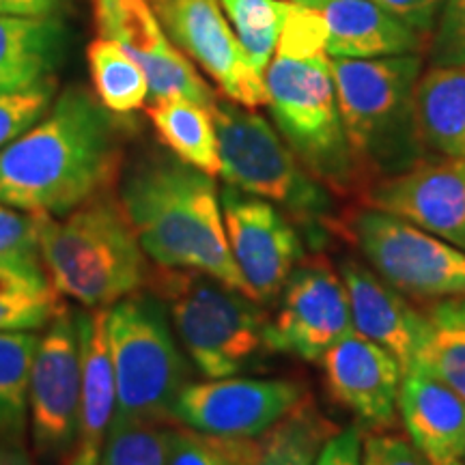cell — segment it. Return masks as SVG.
I'll use <instances>...</instances> for the list:
<instances>
[{
  "label": "cell",
  "instance_id": "cell-1",
  "mask_svg": "<svg viewBox=\"0 0 465 465\" xmlns=\"http://www.w3.org/2000/svg\"><path fill=\"white\" fill-rule=\"evenodd\" d=\"M127 125L95 93L69 86L42 119L0 151V203L67 216L113 190Z\"/></svg>",
  "mask_w": 465,
  "mask_h": 465
},
{
  "label": "cell",
  "instance_id": "cell-2",
  "mask_svg": "<svg viewBox=\"0 0 465 465\" xmlns=\"http://www.w3.org/2000/svg\"><path fill=\"white\" fill-rule=\"evenodd\" d=\"M119 199L155 265L201 272L254 300L232 259L213 177L177 158L151 155L130 168Z\"/></svg>",
  "mask_w": 465,
  "mask_h": 465
},
{
  "label": "cell",
  "instance_id": "cell-3",
  "mask_svg": "<svg viewBox=\"0 0 465 465\" xmlns=\"http://www.w3.org/2000/svg\"><path fill=\"white\" fill-rule=\"evenodd\" d=\"M212 113L226 185L282 209L312 252H322L339 237L342 212L336 196L306 171L270 121L220 97Z\"/></svg>",
  "mask_w": 465,
  "mask_h": 465
},
{
  "label": "cell",
  "instance_id": "cell-4",
  "mask_svg": "<svg viewBox=\"0 0 465 465\" xmlns=\"http://www.w3.org/2000/svg\"><path fill=\"white\" fill-rule=\"evenodd\" d=\"M342 125L364 183L394 177L431 155L416 125L414 91L422 54L330 58Z\"/></svg>",
  "mask_w": 465,
  "mask_h": 465
},
{
  "label": "cell",
  "instance_id": "cell-5",
  "mask_svg": "<svg viewBox=\"0 0 465 465\" xmlns=\"http://www.w3.org/2000/svg\"><path fill=\"white\" fill-rule=\"evenodd\" d=\"M42 261L58 293L86 308H108L138 293L151 270L121 199L110 192L63 220L48 218Z\"/></svg>",
  "mask_w": 465,
  "mask_h": 465
},
{
  "label": "cell",
  "instance_id": "cell-6",
  "mask_svg": "<svg viewBox=\"0 0 465 465\" xmlns=\"http://www.w3.org/2000/svg\"><path fill=\"white\" fill-rule=\"evenodd\" d=\"M151 293L166 306L192 364L209 380L252 369L270 347V317L240 291L194 270L155 265Z\"/></svg>",
  "mask_w": 465,
  "mask_h": 465
},
{
  "label": "cell",
  "instance_id": "cell-7",
  "mask_svg": "<svg viewBox=\"0 0 465 465\" xmlns=\"http://www.w3.org/2000/svg\"><path fill=\"white\" fill-rule=\"evenodd\" d=\"M265 89L276 130L306 171L336 199H360L366 183L342 125L330 56L276 52L265 69Z\"/></svg>",
  "mask_w": 465,
  "mask_h": 465
},
{
  "label": "cell",
  "instance_id": "cell-8",
  "mask_svg": "<svg viewBox=\"0 0 465 465\" xmlns=\"http://www.w3.org/2000/svg\"><path fill=\"white\" fill-rule=\"evenodd\" d=\"M108 332L116 392L110 427L173 422L190 364L171 332L166 306L155 295H127L110 308Z\"/></svg>",
  "mask_w": 465,
  "mask_h": 465
},
{
  "label": "cell",
  "instance_id": "cell-9",
  "mask_svg": "<svg viewBox=\"0 0 465 465\" xmlns=\"http://www.w3.org/2000/svg\"><path fill=\"white\" fill-rule=\"evenodd\" d=\"M339 237L405 298L438 302L465 293V252L407 220L358 205L341 213Z\"/></svg>",
  "mask_w": 465,
  "mask_h": 465
},
{
  "label": "cell",
  "instance_id": "cell-10",
  "mask_svg": "<svg viewBox=\"0 0 465 465\" xmlns=\"http://www.w3.org/2000/svg\"><path fill=\"white\" fill-rule=\"evenodd\" d=\"M83 399V339L78 315H58L39 339L33 358L28 410L35 452L63 461L72 450Z\"/></svg>",
  "mask_w": 465,
  "mask_h": 465
},
{
  "label": "cell",
  "instance_id": "cell-11",
  "mask_svg": "<svg viewBox=\"0 0 465 465\" xmlns=\"http://www.w3.org/2000/svg\"><path fill=\"white\" fill-rule=\"evenodd\" d=\"M351 332V308L339 270L322 252H312L295 267L278 298L270 319L272 351L319 364L330 347Z\"/></svg>",
  "mask_w": 465,
  "mask_h": 465
},
{
  "label": "cell",
  "instance_id": "cell-12",
  "mask_svg": "<svg viewBox=\"0 0 465 465\" xmlns=\"http://www.w3.org/2000/svg\"><path fill=\"white\" fill-rule=\"evenodd\" d=\"M168 39L205 72L224 100L267 106L265 78L254 72L220 0H147Z\"/></svg>",
  "mask_w": 465,
  "mask_h": 465
},
{
  "label": "cell",
  "instance_id": "cell-13",
  "mask_svg": "<svg viewBox=\"0 0 465 465\" xmlns=\"http://www.w3.org/2000/svg\"><path fill=\"white\" fill-rule=\"evenodd\" d=\"M229 246L259 304L281 298L284 284L306 257L298 226L274 203L224 185L220 192Z\"/></svg>",
  "mask_w": 465,
  "mask_h": 465
},
{
  "label": "cell",
  "instance_id": "cell-14",
  "mask_svg": "<svg viewBox=\"0 0 465 465\" xmlns=\"http://www.w3.org/2000/svg\"><path fill=\"white\" fill-rule=\"evenodd\" d=\"M311 397L300 381L223 377L185 383L173 403V422L212 435L259 438L302 401Z\"/></svg>",
  "mask_w": 465,
  "mask_h": 465
},
{
  "label": "cell",
  "instance_id": "cell-15",
  "mask_svg": "<svg viewBox=\"0 0 465 465\" xmlns=\"http://www.w3.org/2000/svg\"><path fill=\"white\" fill-rule=\"evenodd\" d=\"M93 20L100 37L113 39L141 65L151 102L190 100L213 108L216 91L168 39L147 0H93Z\"/></svg>",
  "mask_w": 465,
  "mask_h": 465
},
{
  "label": "cell",
  "instance_id": "cell-16",
  "mask_svg": "<svg viewBox=\"0 0 465 465\" xmlns=\"http://www.w3.org/2000/svg\"><path fill=\"white\" fill-rule=\"evenodd\" d=\"M360 205L380 209L420 226L465 252V160L427 155L394 177L377 179Z\"/></svg>",
  "mask_w": 465,
  "mask_h": 465
},
{
  "label": "cell",
  "instance_id": "cell-17",
  "mask_svg": "<svg viewBox=\"0 0 465 465\" xmlns=\"http://www.w3.org/2000/svg\"><path fill=\"white\" fill-rule=\"evenodd\" d=\"M319 366L330 397L351 411L362 431H392L397 427L403 371L392 353L351 332L323 353Z\"/></svg>",
  "mask_w": 465,
  "mask_h": 465
},
{
  "label": "cell",
  "instance_id": "cell-18",
  "mask_svg": "<svg viewBox=\"0 0 465 465\" xmlns=\"http://www.w3.org/2000/svg\"><path fill=\"white\" fill-rule=\"evenodd\" d=\"M336 270L347 289L353 332L392 353L403 375L414 369L429 330L422 308L418 311L410 298L351 254L341 257Z\"/></svg>",
  "mask_w": 465,
  "mask_h": 465
},
{
  "label": "cell",
  "instance_id": "cell-19",
  "mask_svg": "<svg viewBox=\"0 0 465 465\" xmlns=\"http://www.w3.org/2000/svg\"><path fill=\"white\" fill-rule=\"evenodd\" d=\"M110 308L78 312L83 339V399L72 450L63 465H100L114 416V371L108 332Z\"/></svg>",
  "mask_w": 465,
  "mask_h": 465
},
{
  "label": "cell",
  "instance_id": "cell-20",
  "mask_svg": "<svg viewBox=\"0 0 465 465\" xmlns=\"http://www.w3.org/2000/svg\"><path fill=\"white\" fill-rule=\"evenodd\" d=\"M399 418L407 438L431 465L465 455V399L418 366L401 381Z\"/></svg>",
  "mask_w": 465,
  "mask_h": 465
},
{
  "label": "cell",
  "instance_id": "cell-21",
  "mask_svg": "<svg viewBox=\"0 0 465 465\" xmlns=\"http://www.w3.org/2000/svg\"><path fill=\"white\" fill-rule=\"evenodd\" d=\"M328 25L325 54L330 58H388L427 54L429 39L373 0H332L323 9Z\"/></svg>",
  "mask_w": 465,
  "mask_h": 465
},
{
  "label": "cell",
  "instance_id": "cell-22",
  "mask_svg": "<svg viewBox=\"0 0 465 465\" xmlns=\"http://www.w3.org/2000/svg\"><path fill=\"white\" fill-rule=\"evenodd\" d=\"M69 28L61 17L0 15V93L42 86L63 65Z\"/></svg>",
  "mask_w": 465,
  "mask_h": 465
},
{
  "label": "cell",
  "instance_id": "cell-23",
  "mask_svg": "<svg viewBox=\"0 0 465 465\" xmlns=\"http://www.w3.org/2000/svg\"><path fill=\"white\" fill-rule=\"evenodd\" d=\"M414 110L429 153L465 160V69H424L416 83Z\"/></svg>",
  "mask_w": 465,
  "mask_h": 465
},
{
  "label": "cell",
  "instance_id": "cell-24",
  "mask_svg": "<svg viewBox=\"0 0 465 465\" xmlns=\"http://www.w3.org/2000/svg\"><path fill=\"white\" fill-rule=\"evenodd\" d=\"M147 116L158 141L174 158L209 177H218L223 164L212 108L190 100H158L149 102Z\"/></svg>",
  "mask_w": 465,
  "mask_h": 465
},
{
  "label": "cell",
  "instance_id": "cell-25",
  "mask_svg": "<svg viewBox=\"0 0 465 465\" xmlns=\"http://www.w3.org/2000/svg\"><path fill=\"white\" fill-rule=\"evenodd\" d=\"M65 311L44 267L0 265V332H35Z\"/></svg>",
  "mask_w": 465,
  "mask_h": 465
},
{
  "label": "cell",
  "instance_id": "cell-26",
  "mask_svg": "<svg viewBox=\"0 0 465 465\" xmlns=\"http://www.w3.org/2000/svg\"><path fill=\"white\" fill-rule=\"evenodd\" d=\"M422 312L429 330L416 366L465 399V293L429 302Z\"/></svg>",
  "mask_w": 465,
  "mask_h": 465
},
{
  "label": "cell",
  "instance_id": "cell-27",
  "mask_svg": "<svg viewBox=\"0 0 465 465\" xmlns=\"http://www.w3.org/2000/svg\"><path fill=\"white\" fill-rule=\"evenodd\" d=\"M93 93L110 113L127 116L144 108L149 80L134 58L113 39L100 37L86 48Z\"/></svg>",
  "mask_w": 465,
  "mask_h": 465
},
{
  "label": "cell",
  "instance_id": "cell-28",
  "mask_svg": "<svg viewBox=\"0 0 465 465\" xmlns=\"http://www.w3.org/2000/svg\"><path fill=\"white\" fill-rule=\"evenodd\" d=\"M35 332H0V444H25Z\"/></svg>",
  "mask_w": 465,
  "mask_h": 465
},
{
  "label": "cell",
  "instance_id": "cell-29",
  "mask_svg": "<svg viewBox=\"0 0 465 465\" xmlns=\"http://www.w3.org/2000/svg\"><path fill=\"white\" fill-rule=\"evenodd\" d=\"M220 5L248 63L265 78L291 0H220Z\"/></svg>",
  "mask_w": 465,
  "mask_h": 465
},
{
  "label": "cell",
  "instance_id": "cell-30",
  "mask_svg": "<svg viewBox=\"0 0 465 465\" xmlns=\"http://www.w3.org/2000/svg\"><path fill=\"white\" fill-rule=\"evenodd\" d=\"M164 435L166 465H261L259 438L212 435L177 422Z\"/></svg>",
  "mask_w": 465,
  "mask_h": 465
},
{
  "label": "cell",
  "instance_id": "cell-31",
  "mask_svg": "<svg viewBox=\"0 0 465 465\" xmlns=\"http://www.w3.org/2000/svg\"><path fill=\"white\" fill-rule=\"evenodd\" d=\"M48 218L0 203V265L44 267L42 232Z\"/></svg>",
  "mask_w": 465,
  "mask_h": 465
},
{
  "label": "cell",
  "instance_id": "cell-32",
  "mask_svg": "<svg viewBox=\"0 0 465 465\" xmlns=\"http://www.w3.org/2000/svg\"><path fill=\"white\" fill-rule=\"evenodd\" d=\"M100 465H166V435L162 424L110 427Z\"/></svg>",
  "mask_w": 465,
  "mask_h": 465
},
{
  "label": "cell",
  "instance_id": "cell-33",
  "mask_svg": "<svg viewBox=\"0 0 465 465\" xmlns=\"http://www.w3.org/2000/svg\"><path fill=\"white\" fill-rule=\"evenodd\" d=\"M54 93L56 80L28 91L0 93V151L48 113Z\"/></svg>",
  "mask_w": 465,
  "mask_h": 465
},
{
  "label": "cell",
  "instance_id": "cell-34",
  "mask_svg": "<svg viewBox=\"0 0 465 465\" xmlns=\"http://www.w3.org/2000/svg\"><path fill=\"white\" fill-rule=\"evenodd\" d=\"M325 44H328V25L323 11L291 3L276 52L289 56H315L325 54Z\"/></svg>",
  "mask_w": 465,
  "mask_h": 465
},
{
  "label": "cell",
  "instance_id": "cell-35",
  "mask_svg": "<svg viewBox=\"0 0 465 465\" xmlns=\"http://www.w3.org/2000/svg\"><path fill=\"white\" fill-rule=\"evenodd\" d=\"M429 67L465 69V0H446L427 45Z\"/></svg>",
  "mask_w": 465,
  "mask_h": 465
},
{
  "label": "cell",
  "instance_id": "cell-36",
  "mask_svg": "<svg viewBox=\"0 0 465 465\" xmlns=\"http://www.w3.org/2000/svg\"><path fill=\"white\" fill-rule=\"evenodd\" d=\"M362 465H431L407 435L375 431L364 438Z\"/></svg>",
  "mask_w": 465,
  "mask_h": 465
},
{
  "label": "cell",
  "instance_id": "cell-37",
  "mask_svg": "<svg viewBox=\"0 0 465 465\" xmlns=\"http://www.w3.org/2000/svg\"><path fill=\"white\" fill-rule=\"evenodd\" d=\"M373 3L429 39L446 0H373Z\"/></svg>",
  "mask_w": 465,
  "mask_h": 465
},
{
  "label": "cell",
  "instance_id": "cell-38",
  "mask_svg": "<svg viewBox=\"0 0 465 465\" xmlns=\"http://www.w3.org/2000/svg\"><path fill=\"white\" fill-rule=\"evenodd\" d=\"M364 431L360 424L339 429L317 452L312 465H362Z\"/></svg>",
  "mask_w": 465,
  "mask_h": 465
},
{
  "label": "cell",
  "instance_id": "cell-39",
  "mask_svg": "<svg viewBox=\"0 0 465 465\" xmlns=\"http://www.w3.org/2000/svg\"><path fill=\"white\" fill-rule=\"evenodd\" d=\"M69 0H0V15L45 17L65 9Z\"/></svg>",
  "mask_w": 465,
  "mask_h": 465
},
{
  "label": "cell",
  "instance_id": "cell-40",
  "mask_svg": "<svg viewBox=\"0 0 465 465\" xmlns=\"http://www.w3.org/2000/svg\"><path fill=\"white\" fill-rule=\"evenodd\" d=\"M0 465H35L25 444H0Z\"/></svg>",
  "mask_w": 465,
  "mask_h": 465
},
{
  "label": "cell",
  "instance_id": "cell-41",
  "mask_svg": "<svg viewBox=\"0 0 465 465\" xmlns=\"http://www.w3.org/2000/svg\"><path fill=\"white\" fill-rule=\"evenodd\" d=\"M291 3L295 5H302V7H308V9H317V11H323L328 7L332 0H291Z\"/></svg>",
  "mask_w": 465,
  "mask_h": 465
},
{
  "label": "cell",
  "instance_id": "cell-42",
  "mask_svg": "<svg viewBox=\"0 0 465 465\" xmlns=\"http://www.w3.org/2000/svg\"><path fill=\"white\" fill-rule=\"evenodd\" d=\"M441 465H465V463H461V459H457V461H449V463H441Z\"/></svg>",
  "mask_w": 465,
  "mask_h": 465
},
{
  "label": "cell",
  "instance_id": "cell-43",
  "mask_svg": "<svg viewBox=\"0 0 465 465\" xmlns=\"http://www.w3.org/2000/svg\"><path fill=\"white\" fill-rule=\"evenodd\" d=\"M463 457H465V455H463Z\"/></svg>",
  "mask_w": 465,
  "mask_h": 465
}]
</instances>
